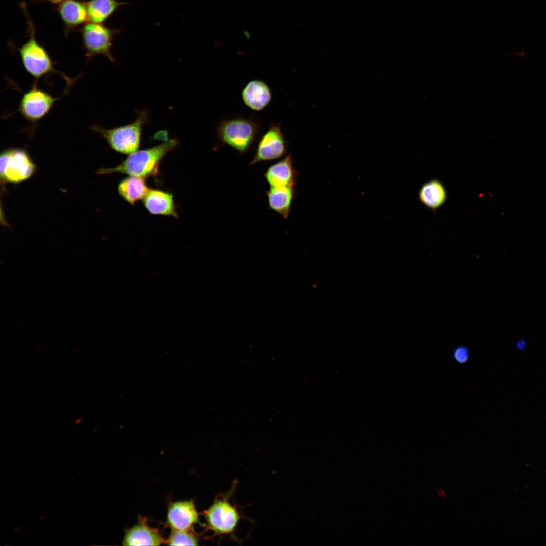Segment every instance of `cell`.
Wrapping results in <instances>:
<instances>
[{
  "label": "cell",
  "instance_id": "cell-1",
  "mask_svg": "<svg viewBox=\"0 0 546 546\" xmlns=\"http://www.w3.org/2000/svg\"><path fill=\"white\" fill-rule=\"evenodd\" d=\"M178 142L171 139L155 146L137 150L118 165L111 168L99 169L97 174L122 173L129 176L146 178L158 174L159 167L163 158L174 149Z\"/></svg>",
  "mask_w": 546,
  "mask_h": 546
},
{
  "label": "cell",
  "instance_id": "cell-2",
  "mask_svg": "<svg viewBox=\"0 0 546 546\" xmlns=\"http://www.w3.org/2000/svg\"><path fill=\"white\" fill-rule=\"evenodd\" d=\"M237 484V481H234L230 489L218 494L213 503L203 512L206 529L211 531L214 536H228L236 539L235 531L243 518L239 507L231 501Z\"/></svg>",
  "mask_w": 546,
  "mask_h": 546
},
{
  "label": "cell",
  "instance_id": "cell-3",
  "mask_svg": "<svg viewBox=\"0 0 546 546\" xmlns=\"http://www.w3.org/2000/svg\"><path fill=\"white\" fill-rule=\"evenodd\" d=\"M19 6L27 19L29 38L17 50L24 69L38 80L56 71L47 50L36 39L35 26L28 12L26 2H21Z\"/></svg>",
  "mask_w": 546,
  "mask_h": 546
},
{
  "label": "cell",
  "instance_id": "cell-4",
  "mask_svg": "<svg viewBox=\"0 0 546 546\" xmlns=\"http://www.w3.org/2000/svg\"><path fill=\"white\" fill-rule=\"evenodd\" d=\"M148 121V113L143 111L138 113L135 120L129 124L111 129L94 125L91 129L104 138L114 151L130 155L138 149L142 128Z\"/></svg>",
  "mask_w": 546,
  "mask_h": 546
},
{
  "label": "cell",
  "instance_id": "cell-5",
  "mask_svg": "<svg viewBox=\"0 0 546 546\" xmlns=\"http://www.w3.org/2000/svg\"><path fill=\"white\" fill-rule=\"evenodd\" d=\"M258 122L244 117L221 121L216 130L218 138L241 154L247 153L255 141L259 130Z\"/></svg>",
  "mask_w": 546,
  "mask_h": 546
},
{
  "label": "cell",
  "instance_id": "cell-6",
  "mask_svg": "<svg viewBox=\"0 0 546 546\" xmlns=\"http://www.w3.org/2000/svg\"><path fill=\"white\" fill-rule=\"evenodd\" d=\"M36 170L28 152L18 148L3 150L0 156V177L2 183H19L30 178Z\"/></svg>",
  "mask_w": 546,
  "mask_h": 546
},
{
  "label": "cell",
  "instance_id": "cell-7",
  "mask_svg": "<svg viewBox=\"0 0 546 546\" xmlns=\"http://www.w3.org/2000/svg\"><path fill=\"white\" fill-rule=\"evenodd\" d=\"M120 30L113 29L103 24L91 22L83 25L78 31L81 33L86 57L89 59L95 55H101L110 61L114 62L111 49L114 37Z\"/></svg>",
  "mask_w": 546,
  "mask_h": 546
},
{
  "label": "cell",
  "instance_id": "cell-8",
  "mask_svg": "<svg viewBox=\"0 0 546 546\" xmlns=\"http://www.w3.org/2000/svg\"><path fill=\"white\" fill-rule=\"evenodd\" d=\"M61 97H54L39 89L35 83L22 96L17 112L28 121L36 123L50 111L54 104Z\"/></svg>",
  "mask_w": 546,
  "mask_h": 546
},
{
  "label": "cell",
  "instance_id": "cell-9",
  "mask_svg": "<svg viewBox=\"0 0 546 546\" xmlns=\"http://www.w3.org/2000/svg\"><path fill=\"white\" fill-rule=\"evenodd\" d=\"M286 153L287 142L282 132L280 125L279 124H272L259 139L255 153L249 165L280 158Z\"/></svg>",
  "mask_w": 546,
  "mask_h": 546
},
{
  "label": "cell",
  "instance_id": "cell-10",
  "mask_svg": "<svg viewBox=\"0 0 546 546\" xmlns=\"http://www.w3.org/2000/svg\"><path fill=\"white\" fill-rule=\"evenodd\" d=\"M199 522V513L193 500L170 502L166 523L171 530H193V526Z\"/></svg>",
  "mask_w": 546,
  "mask_h": 546
},
{
  "label": "cell",
  "instance_id": "cell-11",
  "mask_svg": "<svg viewBox=\"0 0 546 546\" xmlns=\"http://www.w3.org/2000/svg\"><path fill=\"white\" fill-rule=\"evenodd\" d=\"M56 11L62 22L66 36L73 31H77L89 21L85 1L65 0L58 4Z\"/></svg>",
  "mask_w": 546,
  "mask_h": 546
},
{
  "label": "cell",
  "instance_id": "cell-12",
  "mask_svg": "<svg viewBox=\"0 0 546 546\" xmlns=\"http://www.w3.org/2000/svg\"><path fill=\"white\" fill-rule=\"evenodd\" d=\"M160 531L147 524L144 517H139L138 522L125 530L122 540L123 545H160L165 543Z\"/></svg>",
  "mask_w": 546,
  "mask_h": 546
},
{
  "label": "cell",
  "instance_id": "cell-13",
  "mask_svg": "<svg viewBox=\"0 0 546 546\" xmlns=\"http://www.w3.org/2000/svg\"><path fill=\"white\" fill-rule=\"evenodd\" d=\"M142 200L144 207L151 214L178 217L173 196L170 192L150 189Z\"/></svg>",
  "mask_w": 546,
  "mask_h": 546
},
{
  "label": "cell",
  "instance_id": "cell-14",
  "mask_svg": "<svg viewBox=\"0 0 546 546\" xmlns=\"http://www.w3.org/2000/svg\"><path fill=\"white\" fill-rule=\"evenodd\" d=\"M244 104L254 111L264 109L270 103L272 93L266 82L260 80H252L247 83L242 91Z\"/></svg>",
  "mask_w": 546,
  "mask_h": 546
},
{
  "label": "cell",
  "instance_id": "cell-15",
  "mask_svg": "<svg viewBox=\"0 0 546 546\" xmlns=\"http://www.w3.org/2000/svg\"><path fill=\"white\" fill-rule=\"evenodd\" d=\"M264 177L270 187H294L295 183V171L293 168L292 156L288 155L270 165L264 173Z\"/></svg>",
  "mask_w": 546,
  "mask_h": 546
},
{
  "label": "cell",
  "instance_id": "cell-16",
  "mask_svg": "<svg viewBox=\"0 0 546 546\" xmlns=\"http://www.w3.org/2000/svg\"><path fill=\"white\" fill-rule=\"evenodd\" d=\"M294 194L293 186L270 187L266 192L269 208L287 219Z\"/></svg>",
  "mask_w": 546,
  "mask_h": 546
},
{
  "label": "cell",
  "instance_id": "cell-17",
  "mask_svg": "<svg viewBox=\"0 0 546 546\" xmlns=\"http://www.w3.org/2000/svg\"><path fill=\"white\" fill-rule=\"evenodd\" d=\"M447 198L446 191L443 184L433 179L424 184L419 193V198L425 206L432 210L441 207Z\"/></svg>",
  "mask_w": 546,
  "mask_h": 546
},
{
  "label": "cell",
  "instance_id": "cell-18",
  "mask_svg": "<svg viewBox=\"0 0 546 546\" xmlns=\"http://www.w3.org/2000/svg\"><path fill=\"white\" fill-rule=\"evenodd\" d=\"M149 189L145 178L133 176H129L122 180L118 187L120 196L132 205L137 201L143 200Z\"/></svg>",
  "mask_w": 546,
  "mask_h": 546
},
{
  "label": "cell",
  "instance_id": "cell-19",
  "mask_svg": "<svg viewBox=\"0 0 546 546\" xmlns=\"http://www.w3.org/2000/svg\"><path fill=\"white\" fill-rule=\"evenodd\" d=\"M127 3L117 0H89L86 2L89 21L103 24L118 9Z\"/></svg>",
  "mask_w": 546,
  "mask_h": 546
},
{
  "label": "cell",
  "instance_id": "cell-20",
  "mask_svg": "<svg viewBox=\"0 0 546 546\" xmlns=\"http://www.w3.org/2000/svg\"><path fill=\"white\" fill-rule=\"evenodd\" d=\"M199 538L193 530H171L165 544L169 545H198Z\"/></svg>",
  "mask_w": 546,
  "mask_h": 546
},
{
  "label": "cell",
  "instance_id": "cell-21",
  "mask_svg": "<svg viewBox=\"0 0 546 546\" xmlns=\"http://www.w3.org/2000/svg\"><path fill=\"white\" fill-rule=\"evenodd\" d=\"M453 359L459 363H466L469 357V353L467 348L460 346L457 347L453 353Z\"/></svg>",
  "mask_w": 546,
  "mask_h": 546
},
{
  "label": "cell",
  "instance_id": "cell-22",
  "mask_svg": "<svg viewBox=\"0 0 546 546\" xmlns=\"http://www.w3.org/2000/svg\"><path fill=\"white\" fill-rule=\"evenodd\" d=\"M435 492L438 497L441 499L445 500L448 498L449 495L448 492L445 489L442 487L436 488Z\"/></svg>",
  "mask_w": 546,
  "mask_h": 546
},
{
  "label": "cell",
  "instance_id": "cell-23",
  "mask_svg": "<svg viewBox=\"0 0 546 546\" xmlns=\"http://www.w3.org/2000/svg\"><path fill=\"white\" fill-rule=\"evenodd\" d=\"M64 1L65 0H34L35 3H39L42 1H45L54 4H59Z\"/></svg>",
  "mask_w": 546,
  "mask_h": 546
}]
</instances>
